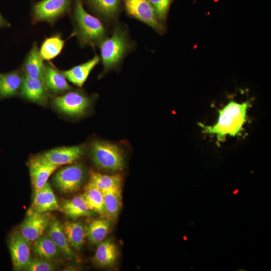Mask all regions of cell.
<instances>
[{"label": "cell", "mask_w": 271, "mask_h": 271, "mask_svg": "<svg viewBox=\"0 0 271 271\" xmlns=\"http://www.w3.org/2000/svg\"><path fill=\"white\" fill-rule=\"evenodd\" d=\"M248 105L247 101L239 103L231 100L219 111L217 123L212 126L200 125L205 133L215 134L218 142H223L227 135L235 137L240 132L246 120Z\"/></svg>", "instance_id": "obj_1"}, {"label": "cell", "mask_w": 271, "mask_h": 271, "mask_svg": "<svg viewBox=\"0 0 271 271\" xmlns=\"http://www.w3.org/2000/svg\"><path fill=\"white\" fill-rule=\"evenodd\" d=\"M73 18V34L82 46L99 45L106 38V31L101 22L85 10L81 0H75Z\"/></svg>", "instance_id": "obj_2"}, {"label": "cell", "mask_w": 271, "mask_h": 271, "mask_svg": "<svg viewBox=\"0 0 271 271\" xmlns=\"http://www.w3.org/2000/svg\"><path fill=\"white\" fill-rule=\"evenodd\" d=\"M103 72H106L119 65L131 49L127 31L116 27L110 37L105 38L99 45Z\"/></svg>", "instance_id": "obj_3"}, {"label": "cell", "mask_w": 271, "mask_h": 271, "mask_svg": "<svg viewBox=\"0 0 271 271\" xmlns=\"http://www.w3.org/2000/svg\"><path fill=\"white\" fill-rule=\"evenodd\" d=\"M90 153L94 164L101 169L115 172L120 171L124 167L122 151L115 145L95 141L91 145Z\"/></svg>", "instance_id": "obj_4"}, {"label": "cell", "mask_w": 271, "mask_h": 271, "mask_svg": "<svg viewBox=\"0 0 271 271\" xmlns=\"http://www.w3.org/2000/svg\"><path fill=\"white\" fill-rule=\"evenodd\" d=\"M85 177V171L80 164H74L60 169L54 175L53 181L60 191L70 193L78 191Z\"/></svg>", "instance_id": "obj_5"}, {"label": "cell", "mask_w": 271, "mask_h": 271, "mask_svg": "<svg viewBox=\"0 0 271 271\" xmlns=\"http://www.w3.org/2000/svg\"><path fill=\"white\" fill-rule=\"evenodd\" d=\"M52 103L60 112L71 116L83 115L91 104L89 97L80 91H69L55 97Z\"/></svg>", "instance_id": "obj_6"}, {"label": "cell", "mask_w": 271, "mask_h": 271, "mask_svg": "<svg viewBox=\"0 0 271 271\" xmlns=\"http://www.w3.org/2000/svg\"><path fill=\"white\" fill-rule=\"evenodd\" d=\"M70 0H42L36 3L33 10L32 23H53L65 14Z\"/></svg>", "instance_id": "obj_7"}, {"label": "cell", "mask_w": 271, "mask_h": 271, "mask_svg": "<svg viewBox=\"0 0 271 271\" xmlns=\"http://www.w3.org/2000/svg\"><path fill=\"white\" fill-rule=\"evenodd\" d=\"M8 246L14 269L25 270L32 259L30 243L20 231H15L9 236Z\"/></svg>", "instance_id": "obj_8"}, {"label": "cell", "mask_w": 271, "mask_h": 271, "mask_svg": "<svg viewBox=\"0 0 271 271\" xmlns=\"http://www.w3.org/2000/svg\"><path fill=\"white\" fill-rule=\"evenodd\" d=\"M124 2L126 10L129 15L158 32H161L163 30V25L147 0H124Z\"/></svg>", "instance_id": "obj_9"}, {"label": "cell", "mask_w": 271, "mask_h": 271, "mask_svg": "<svg viewBox=\"0 0 271 271\" xmlns=\"http://www.w3.org/2000/svg\"><path fill=\"white\" fill-rule=\"evenodd\" d=\"M49 212L27 215L20 227V232L29 242H34L43 235L51 220Z\"/></svg>", "instance_id": "obj_10"}, {"label": "cell", "mask_w": 271, "mask_h": 271, "mask_svg": "<svg viewBox=\"0 0 271 271\" xmlns=\"http://www.w3.org/2000/svg\"><path fill=\"white\" fill-rule=\"evenodd\" d=\"M53 211L62 212L61 206L58 203L50 185L47 182L41 188L34 190L33 201L27 215Z\"/></svg>", "instance_id": "obj_11"}, {"label": "cell", "mask_w": 271, "mask_h": 271, "mask_svg": "<svg viewBox=\"0 0 271 271\" xmlns=\"http://www.w3.org/2000/svg\"><path fill=\"white\" fill-rule=\"evenodd\" d=\"M84 153L82 146L63 147L47 151L39 156L45 161L57 167L71 164L79 160Z\"/></svg>", "instance_id": "obj_12"}, {"label": "cell", "mask_w": 271, "mask_h": 271, "mask_svg": "<svg viewBox=\"0 0 271 271\" xmlns=\"http://www.w3.org/2000/svg\"><path fill=\"white\" fill-rule=\"evenodd\" d=\"M58 168L43 160L39 155L32 159L29 163V171L34 190L43 187Z\"/></svg>", "instance_id": "obj_13"}, {"label": "cell", "mask_w": 271, "mask_h": 271, "mask_svg": "<svg viewBox=\"0 0 271 271\" xmlns=\"http://www.w3.org/2000/svg\"><path fill=\"white\" fill-rule=\"evenodd\" d=\"M20 92L26 99L37 103L45 104L48 100V91L40 79L25 76Z\"/></svg>", "instance_id": "obj_14"}, {"label": "cell", "mask_w": 271, "mask_h": 271, "mask_svg": "<svg viewBox=\"0 0 271 271\" xmlns=\"http://www.w3.org/2000/svg\"><path fill=\"white\" fill-rule=\"evenodd\" d=\"M47 235L52 239L60 251L68 259L76 260L77 257L70 246L65 235L63 226L56 218H51L47 228Z\"/></svg>", "instance_id": "obj_15"}, {"label": "cell", "mask_w": 271, "mask_h": 271, "mask_svg": "<svg viewBox=\"0 0 271 271\" xmlns=\"http://www.w3.org/2000/svg\"><path fill=\"white\" fill-rule=\"evenodd\" d=\"M24 76L19 70L0 73V99L13 97L20 92Z\"/></svg>", "instance_id": "obj_16"}, {"label": "cell", "mask_w": 271, "mask_h": 271, "mask_svg": "<svg viewBox=\"0 0 271 271\" xmlns=\"http://www.w3.org/2000/svg\"><path fill=\"white\" fill-rule=\"evenodd\" d=\"M44 82L47 91L53 93H64L71 89L67 79L53 65H45Z\"/></svg>", "instance_id": "obj_17"}, {"label": "cell", "mask_w": 271, "mask_h": 271, "mask_svg": "<svg viewBox=\"0 0 271 271\" xmlns=\"http://www.w3.org/2000/svg\"><path fill=\"white\" fill-rule=\"evenodd\" d=\"M100 60V57L95 55L91 59L85 63L61 71L68 81L80 87L83 85L90 72Z\"/></svg>", "instance_id": "obj_18"}, {"label": "cell", "mask_w": 271, "mask_h": 271, "mask_svg": "<svg viewBox=\"0 0 271 271\" xmlns=\"http://www.w3.org/2000/svg\"><path fill=\"white\" fill-rule=\"evenodd\" d=\"M43 60L37 44L34 43L24 62V75L43 80L45 65Z\"/></svg>", "instance_id": "obj_19"}, {"label": "cell", "mask_w": 271, "mask_h": 271, "mask_svg": "<svg viewBox=\"0 0 271 271\" xmlns=\"http://www.w3.org/2000/svg\"><path fill=\"white\" fill-rule=\"evenodd\" d=\"M118 256L116 245L110 240H105L98 243L93 259L98 266L108 267L116 262Z\"/></svg>", "instance_id": "obj_20"}, {"label": "cell", "mask_w": 271, "mask_h": 271, "mask_svg": "<svg viewBox=\"0 0 271 271\" xmlns=\"http://www.w3.org/2000/svg\"><path fill=\"white\" fill-rule=\"evenodd\" d=\"M62 212L68 217L76 219L80 217L91 216L94 214L88 207L83 195L71 199H65L60 204Z\"/></svg>", "instance_id": "obj_21"}, {"label": "cell", "mask_w": 271, "mask_h": 271, "mask_svg": "<svg viewBox=\"0 0 271 271\" xmlns=\"http://www.w3.org/2000/svg\"><path fill=\"white\" fill-rule=\"evenodd\" d=\"M62 226L70 246L79 250L83 245L86 235V229L83 223L66 221Z\"/></svg>", "instance_id": "obj_22"}, {"label": "cell", "mask_w": 271, "mask_h": 271, "mask_svg": "<svg viewBox=\"0 0 271 271\" xmlns=\"http://www.w3.org/2000/svg\"><path fill=\"white\" fill-rule=\"evenodd\" d=\"M88 183L104 192L112 190L121 189L122 179L118 175H107L92 173Z\"/></svg>", "instance_id": "obj_23"}, {"label": "cell", "mask_w": 271, "mask_h": 271, "mask_svg": "<svg viewBox=\"0 0 271 271\" xmlns=\"http://www.w3.org/2000/svg\"><path fill=\"white\" fill-rule=\"evenodd\" d=\"M65 43V41L59 34L46 38L39 49L43 60L50 61L56 58L61 53Z\"/></svg>", "instance_id": "obj_24"}, {"label": "cell", "mask_w": 271, "mask_h": 271, "mask_svg": "<svg viewBox=\"0 0 271 271\" xmlns=\"http://www.w3.org/2000/svg\"><path fill=\"white\" fill-rule=\"evenodd\" d=\"M109 218H100L93 220L86 228V235L92 244L102 241L108 234L111 226Z\"/></svg>", "instance_id": "obj_25"}, {"label": "cell", "mask_w": 271, "mask_h": 271, "mask_svg": "<svg viewBox=\"0 0 271 271\" xmlns=\"http://www.w3.org/2000/svg\"><path fill=\"white\" fill-rule=\"evenodd\" d=\"M33 251L41 258L47 260L57 257L60 250L48 235H42L34 242Z\"/></svg>", "instance_id": "obj_26"}, {"label": "cell", "mask_w": 271, "mask_h": 271, "mask_svg": "<svg viewBox=\"0 0 271 271\" xmlns=\"http://www.w3.org/2000/svg\"><path fill=\"white\" fill-rule=\"evenodd\" d=\"M106 216L111 220L118 217L121 207V189L102 192Z\"/></svg>", "instance_id": "obj_27"}, {"label": "cell", "mask_w": 271, "mask_h": 271, "mask_svg": "<svg viewBox=\"0 0 271 271\" xmlns=\"http://www.w3.org/2000/svg\"><path fill=\"white\" fill-rule=\"evenodd\" d=\"M83 196L90 210L101 215L106 216L103 193L100 190L88 183Z\"/></svg>", "instance_id": "obj_28"}, {"label": "cell", "mask_w": 271, "mask_h": 271, "mask_svg": "<svg viewBox=\"0 0 271 271\" xmlns=\"http://www.w3.org/2000/svg\"><path fill=\"white\" fill-rule=\"evenodd\" d=\"M88 1L95 11L106 20H113L118 14L120 0Z\"/></svg>", "instance_id": "obj_29"}, {"label": "cell", "mask_w": 271, "mask_h": 271, "mask_svg": "<svg viewBox=\"0 0 271 271\" xmlns=\"http://www.w3.org/2000/svg\"><path fill=\"white\" fill-rule=\"evenodd\" d=\"M153 7L156 15L161 22L167 16L170 6L173 0H147Z\"/></svg>", "instance_id": "obj_30"}, {"label": "cell", "mask_w": 271, "mask_h": 271, "mask_svg": "<svg viewBox=\"0 0 271 271\" xmlns=\"http://www.w3.org/2000/svg\"><path fill=\"white\" fill-rule=\"evenodd\" d=\"M55 270L53 263L47 259H32L28 266L25 269L27 271H52Z\"/></svg>", "instance_id": "obj_31"}, {"label": "cell", "mask_w": 271, "mask_h": 271, "mask_svg": "<svg viewBox=\"0 0 271 271\" xmlns=\"http://www.w3.org/2000/svg\"><path fill=\"white\" fill-rule=\"evenodd\" d=\"M10 24L3 17L0 13V28L10 27Z\"/></svg>", "instance_id": "obj_32"}]
</instances>
